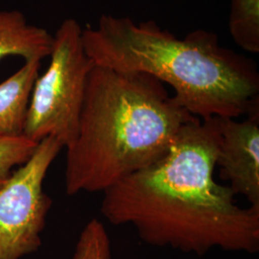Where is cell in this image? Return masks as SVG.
Returning a JSON list of instances; mask_svg holds the SVG:
<instances>
[{"label": "cell", "instance_id": "6da1fadb", "mask_svg": "<svg viewBox=\"0 0 259 259\" xmlns=\"http://www.w3.org/2000/svg\"><path fill=\"white\" fill-rule=\"evenodd\" d=\"M219 142L216 117H192L165 156L103 192V217L133 226L154 247L199 256L217 248L256 253L259 210L239 206L214 179Z\"/></svg>", "mask_w": 259, "mask_h": 259}, {"label": "cell", "instance_id": "7a4b0ae2", "mask_svg": "<svg viewBox=\"0 0 259 259\" xmlns=\"http://www.w3.org/2000/svg\"><path fill=\"white\" fill-rule=\"evenodd\" d=\"M82 38L94 65L156 78L200 119H237L258 107L255 65L223 47L211 32L195 30L180 38L154 21L102 15L83 29Z\"/></svg>", "mask_w": 259, "mask_h": 259}, {"label": "cell", "instance_id": "3957f363", "mask_svg": "<svg viewBox=\"0 0 259 259\" xmlns=\"http://www.w3.org/2000/svg\"><path fill=\"white\" fill-rule=\"evenodd\" d=\"M192 117L156 78L93 65L78 135L66 149V194L104 192L153 164Z\"/></svg>", "mask_w": 259, "mask_h": 259}, {"label": "cell", "instance_id": "277c9868", "mask_svg": "<svg viewBox=\"0 0 259 259\" xmlns=\"http://www.w3.org/2000/svg\"><path fill=\"white\" fill-rule=\"evenodd\" d=\"M83 28L73 19L53 36L50 63L34 83L23 137L38 143L52 137L64 148L77 138L89 75L94 65L83 47Z\"/></svg>", "mask_w": 259, "mask_h": 259}, {"label": "cell", "instance_id": "5b68a950", "mask_svg": "<svg viewBox=\"0 0 259 259\" xmlns=\"http://www.w3.org/2000/svg\"><path fill=\"white\" fill-rule=\"evenodd\" d=\"M64 148L48 137L0 189V259H20L41 245L52 200L44 191L49 167Z\"/></svg>", "mask_w": 259, "mask_h": 259}, {"label": "cell", "instance_id": "8992f818", "mask_svg": "<svg viewBox=\"0 0 259 259\" xmlns=\"http://www.w3.org/2000/svg\"><path fill=\"white\" fill-rule=\"evenodd\" d=\"M220 142L216 167L234 195L259 210V107L245 120L216 117Z\"/></svg>", "mask_w": 259, "mask_h": 259}, {"label": "cell", "instance_id": "52a82bcc", "mask_svg": "<svg viewBox=\"0 0 259 259\" xmlns=\"http://www.w3.org/2000/svg\"><path fill=\"white\" fill-rule=\"evenodd\" d=\"M40 60L25 61L19 70L0 83V139L23 137L28 107Z\"/></svg>", "mask_w": 259, "mask_h": 259}, {"label": "cell", "instance_id": "ba28073f", "mask_svg": "<svg viewBox=\"0 0 259 259\" xmlns=\"http://www.w3.org/2000/svg\"><path fill=\"white\" fill-rule=\"evenodd\" d=\"M52 46L53 35L29 24L23 13L0 11V61L10 56L42 61L50 55Z\"/></svg>", "mask_w": 259, "mask_h": 259}, {"label": "cell", "instance_id": "9c48e42d", "mask_svg": "<svg viewBox=\"0 0 259 259\" xmlns=\"http://www.w3.org/2000/svg\"><path fill=\"white\" fill-rule=\"evenodd\" d=\"M229 27L238 47L259 53V0H231Z\"/></svg>", "mask_w": 259, "mask_h": 259}, {"label": "cell", "instance_id": "30bf717a", "mask_svg": "<svg viewBox=\"0 0 259 259\" xmlns=\"http://www.w3.org/2000/svg\"><path fill=\"white\" fill-rule=\"evenodd\" d=\"M72 259H113L110 236L97 218H93L83 227Z\"/></svg>", "mask_w": 259, "mask_h": 259}, {"label": "cell", "instance_id": "8fae6325", "mask_svg": "<svg viewBox=\"0 0 259 259\" xmlns=\"http://www.w3.org/2000/svg\"><path fill=\"white\" fill-rule=\"evenodd\" d=\"M37 144L24 137L0 139V189L9 181L16 168L27 162Z\"/></svg>", "mask_w": 259, "mask_h": 259}]
</instances>
